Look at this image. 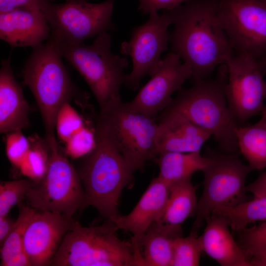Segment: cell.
<instances>
[{
    "label": "cell",
    "instance_id": "5bb4252c",
    "mask_svg": "<svg viewBox=\"0 0 266 266\" xmlns=\"http://www.w3.org/2000/svg\"><path fill=\"white\" fill-rule=\"evenodd\" d=\"M150 80L129 102L135 109L155 117L172 99V95L192 77L191 71L180 58L170 52L160 60Z\"/></svg>",
    "mask_w": 266,
    "mask_h": 266
},
{
    "label": "cell",
    "instance_id": "f35d334b",
    "mask_svg": "<svg viewBox=\"0 0 266 266\" xmlns=\"http://www.w3.org/2000/svg\"><path fill=\"white\" fill-rule=\"evenodd\" d=\"M261 114V118L266 121V104L265 105Z\"/></svg>",
    "mask_w": 266,
    "mask_h": 266
},
{
    "label": "cell",
    "instance_id": "d6986e66",
    "mask_svg": "<svg viewBox=\"0 0 266 266\" xmlns=\"http://www.w3.org/2000/svg\"><path fill=\"white\" fill-rule=\"evenodd\" d=\"M200 236L203 251L222 266H251L250 260L236 243L223 217L211 214Z\"/></svg>",
    "mask_w": 266,
    "mask_h": 266
},
{
    "label": "cell",
    "instance_id": "836d02e7",
    "mask_svg": "<svg viewBox=\"0 0 266 266\" xmlns=\"http://www.w3.org/2000/svg\"><path fill=\"white\" fill-rule=\"evenodd\" d=\"M54 0H0V13L15 9H25L41 10L47 2Z\"/></svg>",
    "mask_w": 266,
    "mask_h": 266
},
{
    "label": "cell",
    "instance_id": "74e56055",
    "mask_svg": "<svg viewBox=\"0 0 266 266\" xmlns=\"http://www.w3.org/2000/svg\"><path fill=\"white\" fill-rule=\"evenodd\" d=\"M251 266H266V255L250 260Z\"/></svg>",
    "mask_w": 266,
    "mask_h": 266
},
{
    "label": "cell",
    "instance_id": "ab89813d",
    "mask_svg": "<svg viewBox=\"0 0 266 266\" xmlns=\"http://www.w3.org/2000/svg\"><path fill=\"white\" fill-rule=\"evenodd\" d=\"M261 62L263 63L264 65L266 67V54L265 56L261 60Z\"/></svg>",
    "mask_w": 266,
    "mask_h": 266
},
{
    "label": "cell",
    "instance_id": "d590c367",
    "mask_svg": "<svg viewBox=\"0 0 266 266\" xmlns=\"http://www.w3.org/2000/svg\"><path fill=\"white\" fill-rule=\"evenodd\" d=\"M246 190L254 197L266 196V170L253 182L246 185Z\"/></svg>",
    "mask_w": 266,
    "mask_h": 266
},
{
    "label": "cell",
    "instance_id": "ba28073f",
    "mask_svg": "<svg viewBox=\"0 0 266 266\" xmlns=\"http://www.w3.org/2000/svg\"><path fill=\"white\" fill-rule=\"evenodd\" d=\"M206 150L209 163L202 170L203 189L191 230L196 231L215 209L246 200V179L253 170L249 165L243 164L238 155Z\"/></svg>",
    "mask_w": 266,
    "mask_h": 266
},
{
    "label": "cell",
    "instance_id": "4fadbf2b",
    "mask_svg": "<svg viewBox=\"0 0 266 266\" xmlns=\"http://www.w3.org/2000/svg\"><path fill=\"white\" fill-rule=\"evenodd\" d=\"M171 24L167 10L161 15L156 11L150 12L148 20L135 28L130 40L122 43L121 53L132 59L133 69L126 74L124 84L130 89H137L142 78L155 70L161 55L167 49V28Z\"/></svg>",
    "mask_w": 266,
    "mask_h": 266
},
{
    "label": "cell",
    "instance_id": "9a60e30c",
    "mask_svg": "<svg viewBox=\"0 0 266 266\" xmlns=\"http://www.w3.org/2000/svg\"><path fill=\"white\" fill-rule=\"evenodd\" d=\"M76 221L64 214L36 210L25 231L24 247L32 266L50 264Z\"/></svg>",
    "mask_w": 266,
    "mask_h": 266
},
{
    "label": "cell",
    "instance_id": "83f0119b",
    "mask_svg": "<svg viewBox=\"0 0 266 266\" xmlns=\"http://www.w3.org/2000/svg\"><path fill=\"white\" fill-rule=\"evenodd\" d=\"M29 151L20 166L21 173L33 182L41 179L47 170L49 152L47 144L39 140L30 141Z\"/></svg>",
    "mask_w": 266,
    "mask_h": 266
},
{
    "label": "cell",
    "instance_id": "f546056e",
    "mask_svg": "<svg viewBox=\"0 0 266 266\" xmlns=\"http://www.w3.org/2000/svg\"><path fill=\"white\" fill-rule=\"evenodd\" d=\"M32 183L28 178L0 182V216L7 215L13 206L25 199Z\"/></svg>",
    "mask_w": 266,
    "mask_h": 266
},
{
    "label": "cell",
    "instance_id": "52a82bcc",
    "mask_svg": "<svg viewBox=\"0 0 266 266\" xmlns=\"http://www.w3.org/2000/svg\"><path fill=\"white\" fill-rule=\"evenodd\" d=\"M97 121L134 172L157 156L158 125L155 117L121 98L100 108Z\"/></svg>",
    "mask_w": 266,
    "mask_h": 266
},
{
    "label": "cell",
    "instance_id": "e575fe53",
    "mask_svg": "<svg viewBox=\"0 0 266 266\" xmlns=\"http://www.w3.org/2000/svg\"><path fill=\"white\" fill-rule=\"evenodd\" d=\"M187 0H139V9L144 13H150L162 9L165 10L173 9Z\"/></svg>",
    "mask_w": 266,
    "mask_h": 266
},
{
    "label": "cell",
    "instance_id": "3957f363",
    "mask_svg": "<svg viewBox=\"0 0 266 266\" xmlns=\"http://www.w3.org/2000/svg\"><path fill=\"white\" fill-rule=\"evenodd\" d=\"M58 48L49 40L32 48L22 70L24 84L31 91L39 108L48 145L57 142L58 112L73 98L87 102V96L74 84Z\"/></svg>",
    "mask_w": 266,
    "mask_h": 266
},
{
    "label": "cell",
    "instance_id": "4dcf8cb0",
    "mask_svg": "<svg viewBox=\"0 0 266 266\" xmlns=\"http://www.w3.org/2000/svg\"><path fill=\"white\" fill-rule=\"evenodd\" d=\"M84 127L81 116L70 102L64 104L56 120L55 131L59 138L65 143Z\"/></svg>",
    "mask_w": 266,
    "mask_h": 266
},
{
    "label": "cell",
    "instance_id": "d4e9b609",
    "mask_svg": "<svg viewBox=\"0 0 266 266\" xmlns=\"http://www.w3.org/2000/svg\"><path fill=\"white\" fill-rule=\"evenodd\" d=\"M35 210L21 205L15 226L0 248L1 266H32L24 247L25 231Z\"/></svg>",
    "mask_w": 266,
    "mask_h": 266
},
{
    "label": "cell",
    "instance_id": "4316f807",
    "mask_svg": "<svg viewBox=\"0 0 266 266\" xmlns=\"http://www.w3.org/2000/svg\"><path fill=\"white\" fill-rule=\"evenodd\" d=\"M203 251L198 231L191 230L186 237L178 236L173 241V257L170 266H198Z\"/></svg>",
    "mask_w": 266,
    "mask_h": 266
},
{
    "label": "cell",
    "instance_id": "7402d4cb",
    "mask_svg": "<svg viewBox=\"0 0 266 266\" xmlns=\"http://www.w3.org/2000/svg\"><path fill=\"white\" fill-rule=\"evenodd\" d=\"M154 160L159 168L158 176L169 186L191 178L193 174L202 171L209 163V157L202 155L200 151L164 152Z\"/></svg>",
    "mask_w": 266,
    "mask_h": 266
},
{
    "label": "cell",
    "instance_id": "5b68a950",
    "mask_svg": "<svg viewBox=\"0 0 266 266\" xmlns=\"http://www.w3.org/2000/svg\"><path fill=\"white\" fill-rule=\"evenodd\" d=\"M110 220L101 225L82 226L76 221L53 257L52 266H144L140 247L121 239Z\"/></svg>",
    "mask_w": 266,
    "mask_h": 266
},
{
    "label": "cell",
    "instance_id": "8992f818",
    "mask_svg": "<svg viewBox=\"0 0 266 266\" xmlns=\"http://www.w3.org/2000/svg\"><path fill=\"white\" fill-rule=\"evenodd\" d=\"M51 42L84 78L100 109L121 98L120 90L125 84L126 74L124 71L129 63L126 58L111 52V38L107 32L97 35L91 45L84 42L74 44Z\"/></svg>",
    "mask_w": 266,
    "mask_h": 266
},
{
    "label": "cell",
    "instance_id": "cb8c5ba5",
    "mask_svg": "<svg viewBox=\"0 0 266 266\" xmlns=\"http://www.w3.org/2000/svg\"><path fill=\"white\" fill-rule=\"evenodd\" d=\"M175 236L159 222L153 224L147 231L141 246L144 266H170Z\"/></svg>",
    "mask_w": 266,
    "mask_h": 266
},
{
    "label": "cell",
    "instance_id": "277c9868",
    "mask_svg": "<svg viewBox=\"0 0 266 266\" xmlns=\"http://www.w3.org/2000/svg\"><path fill=\"white\" fill-rule=\"evenodd\" d=\"M94 134V146L78 172L84 192V206L91 205L111 220L120 214L121 195L134 172L97 121Z\"/></svg>",
    "mask_w": 266,
    "mask_h": 266
},
{
    "label": "cell",
    "instance_id": "2e32d148",
    "mask_svg": "<svg viewBox=\"0 0 266 266\" xmlns=\"http://www.w3.org/2000/svg\"><path fill=\"white\" fill-rule=\"evenodd\" d=\"M169 194V186L159 176L153 179L132 211L110 220L118 230L130 232L132 241L141 247L148 229L161 218ZM109 220V219H108Z\"/></svg>",
    "mask_w": 266,
    "mask_h": 266
},
{
    "label": "cell",
    "instance_id": "30bf717a",
    "mask_svg": "<svg viewBox=\"0 0 266 266\" xmlns=\"http://www.w3.org/2000/svg\"><path fill=\"white\" fill-rule=\"evenodd\" d=\"M114 0L93 3L89 0L52 1L42 7L51 28L48 40L56 43L74 44L112 30L111 16Z\"/></svg>",
    "mask_w": 266,
    "mask_h": 266
},
{
    "label": "cell",
    "instance_id": "7c38bea8",
    "mask_svg": "<svg viewBox=\"0 0 266 266\" xmlns=\"http://www.w3.org/2000/svg\"><path fill=\"white\" fill-rule=\"evenodd\" d=\"M234 52L261 60L266 54V0H215Z\"/></svg>",
    "mask_w": 266,
    "mask_h": 266
},
{
    "label": "cell",
    "instance_id": "ac0fdd59",
    "mask_svg": "<svg viewBox=\"0 0 266 266\" xmlns=\"http://www.w3.org/2000/svg\"><path fill=\"white\" fill-rule=\"evenodd\" d=\"M156 120L157 156L164 152L200 151L212 136L208 132L177 114L162 111Z\"/></svg>",
    "mask_w": 266,
    "mask_h": 266
},
{
    "label": "cell",
    "instance_id": "8fae6325",
    "mask_svg": "<svg viewBox=\"0 0 266 266\" xmlns=\"http://www.w3.org/2000/svg\"><path fill=\"white\" fill-rule=\"evenodd\" d=\"M228 78L225 95L228 107L238 126L261 114L266 99V67L260 60L234 52L226 64Z\"/></svg>",
    "mask_w": 266,
    "mask_h": 266
},
{
    "label": "cell",
    "instance_id": "9c48e42d",
    "mask_svg": "<svg viewBox=\"0 0 266 266\" xmlns=\"http://www.w3.org/2000/svg\"><path fill=\"white\" fill-rule=\"evenodd\" d=\"M48 148L46 173L38 181H32L25 199L27 205L35 210L57 212L72 218L77 211L85 208L79 175L61 153L57 143Z\"/></svg>",
    "mask_w": 266,
    "mask_h": 266
},
{
    "label": "cell",
    "instance_id": "e0dca14e",
    "mask_svg": "<svg viewBox=\"0 0 266 266\" xmlns=\"http://www.w3.org/2000/svg\"><path fill=\"white\" fill-rule=\"evenodd\" d=\"M50 32L41 10L18 9L0 13V38L11 48H33L47 41Z\"/></svg>",
    "mask_w": 266,
    "mask_h": 266
},
{
    "label": "cell",
    "instance_id": "ffe728a7",
    "mask_svg": "<svg viewBox=\"0 0 266 266\" xmlns=\"http://www.w3.org/2000/svg\"><path fill=\"white\" fill-rule=\"evenodd\" d=\"M30 106L16 81L9 57L0 69V132L22 130L29 123Z\"/></svg>",
    "mask_w": 266,
    "mask_h": 266
},
{
    "label": "cell",
    "instance_id": "d6a6232c",
    "mask_svg": "<svg viewBox=\"0 0 266 266\" xmlns=\"http://www.w3.org/2000/svg\"><path fill=\"white\" fill-rule=\"evenodd\" d=\"M65 149L67 155L73 159L87 155L95 145V134L84 127L66 143Z\"/></svg>",
    "mask_w": 266,
    "mask_h": 266
},
{
    "label": "cell",
    "instance_id": "44dd1931",
    "mask_svg": "<svg viewBox=\"0 0 266 266\" xmlns=\"http://www.w3.org/2000/svg\"><path fill=\"white\" fill-rule=\"evenodd\" d=\"M196 187L191 178L169 186V194L161 219L158 222L177 236H182L181 226L195 216L198 204Z\"/></svg>",
    "mask_w": 266,
    "mask_h": 266
},
{
    "label": "cell",
    "instance_id": "6da1fadb",
    "mask_svg": "<svg viewBox=\"0 0 266 266\" xmlns=\"http://www.w3.org/2000/svg\"><path fill=\"white\" fill-rule=\"evenodd\" d=\"M168 11L173 25L171 52L190 68L194 80L209 78L233 53L218 17L215 0H187Z\"/></svg>",
    "mask_w": 266,
    "mask_h": 266
},
{
    "label": "cell",
    "instance_id": "603a6c76",
    "mask_svg": "<svg viewBox=\"0 0 266 266\" xmlns=\"http://www.w3.org/2000/svg\"><path fill=\"white\" fill-rule=\"evenodd\" d=\"M236 137L239 152L252 169L266 168V121L261 118L254 124L238 126Z\"/></svg>",
    "mask_w": 266,
    "mask_h": 266
},
{
    "label": "cell",
    "instance_id": "7a4b0ae2",
    "mask_svg": "<svg viewBox=\"0 0 266 266\" xmlns=\"http://www.w3.org/2000/svg\"><path fill=\"white\" fill-rule=\"evenodd\" d=\"M217 69L214 78L195 80L191 87L181 88L163 111L181 116L208 132L222 152L239 155L236 137L238 126L225 95L227 65H221Z\"/></svg>",
    "mask_w": 266,
    "mask_h": 266
},
{
    "label": "cell",
    "instance_id": "1f68e13d",
    "mask_svg": "<svg viewBox=\"0 0 266 266\" xmlns=\"http://www.w3.org/2000/svg\"><path fill=\"white\" fill-rule=\"evenodd\" d=\"M7 134L5 140L6 156L13 166L19 168L30 149V140L22 133L21 130Z\"/></svg>",
    "mask_w": 266,
    "mask_h": 266
},
{
    "label": "cell",
    "instance_id": "8d00e7d4",
    "mask_svg": "<svg viewBox=\"0 0 266 266\" xmlns=\"http://www.w3.org/2000/svg\"><path fill=\"white\" fill-rule=\"evenodd\" d=\"M16 220H13L7 215L0 216V244L3 243L11 233L15 226Z\"/></svg>",
    "mask_w": 266,
    "mask_h": 266
},
{
    "label": "cell",
    "instance_id": "f1b7e54d",
    "mask_svg": "<svg viewBox=\"0 0 266 266\" xmlns=\"http://www.w3.org/2000/svg\"><path fill=\"white\" fill-rule=\"evenodd\" d=\"M237 232L240 245L250 260L266 255V221Z\"/></svg>",
    "mask_w": 266,
    "mask_h": 266
},
{
    "label": "cell",
    "instance_id": "484cf974",
    "mask_svg": "<svg viewBox=\"0 0 266 266\" xmlns=\"http://www.w3.org/2000/svg\"><path fill=\"white\" fill-rule=\"evenodd\" d=\"M213 214L223 217L230 227L238 232L250 223L266 221V196L254 197L233 206L218 208Z\"/></svg>",
    "mask_w": 266,
    "mask_h": 266
}]
</instances>
